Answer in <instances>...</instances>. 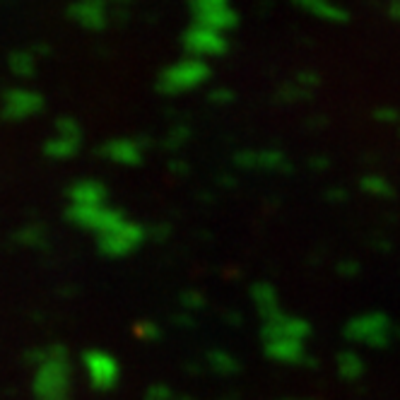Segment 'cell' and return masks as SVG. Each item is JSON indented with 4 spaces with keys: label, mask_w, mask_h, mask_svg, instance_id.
<instances>
[{
    "label": "cell",
    "mask_w": 400,
    "mask_h": 400,
    "mask_svg": "<svg viewBox=\"0 0 400 400\" xmlns=\"http://www.w3.org/2000/svg\"><path fill=\"white\" fill-rule=\"evenodd\" d=\"M44 109V97L27 87H10L3 94V116L8 121H27Z\"/></svg>",
    "instance_id": "6da1fadb"
},
{
    "label": "cell",
    "mask_w": 400,
    "mask_h": 400,
    "mask_svg": "<svg viewBox=\"0 0 400 400\" xmlns=\"http://www.w3.org/2000/svg\"><path fill=\"white\" fill-rule=\"evenodd\" d=\"M68 220L75 222L78 227L94 229V232L104 234L109 229L121 225V217L114 210H107L102 205H70L68 210Z\"/></svg>",
    "instance_id": "7a4b0ae2"
},
{
    "label": "cell",
    "mask_w": 400,
    "mask_h": 400,
    "mask_svg": "<svg viewBox=\"0 0 400 400\" xmlns=\"http://www.w3.org/2000/svg\"><path fill=\"white\" fill-rule=\"evenodd\" d=\"M80 147V126L73 119H58L56 135L46 140L44 152L51 160H68Z\"/></svg>",
    "instance_id": "3957f363"
},
{
    "label": "cell",
    "mask_w": 400,
    "mask_h": 400,
    "mask_svg": "<svg viewBox=\"0 0 400 400\" xmlns=\"http://www.w3.org/2000/svg\"><path fill=\"white\" fill-rule=\"evenodd\" d=\"M135 241H138V229L133 225H119L102 234L99 246H102V251H107V254H123V251L131 249Z\"/></svg>",
    "instance_id": "277c9868"
},
{
    "label": "cell",
    "mask_w": 400,
    "mask_h": 400,
    "mask_svg": "<svg viewBox=\"0 0 400 400\" xmlns=\"http://www.w3.org/2000/svg\"><path fill=\"white\" fill-rule=\"evenodd\" d=\"M70 17H73L78 25L87 29H97L104 25V5L102 0H78V3L70 5Z\"/></svg>",
    "instance_id": "5b68a950"
},
{
    "label": "cell",
    "mask_w": 400,
    "mask_h": 400,
    "mask_svg": "<svg viewBox=\"0 0 400 400\" xmlns=\"http://www.w3.org/2000/svg\"><path fill=\"white\" fill-rule=\"evenodd\" d=\"M68 196L73 200V205H102L104 188L92 179H82L68 188Z\"/></svg>",
    "instance_id": "8992f818"
},
{
    "label": "cell",
    "mask_w": 400,
    "mask_h": 400,
    "mask_svg": "<svg viewBox=\"0 0 400 400\" xmlns=\"http://www.w3.org/2000/svg\"><path fill=\"white\" fill-rule=\"evenodd\" d=\"M8 66L15 78L29 80V78H34V73H37V58H34L32 51H15V54H10V58H8Z\"/></svg>",
    "instance_id": "52a82bcc"
},
{
    "label": "cell",
    "mask_w": 400,
    "mask_h": 400,
    "mask_svg": "<svg viewBox=\"0 0 400 400\" xmlns=\"http://www.w3.org/2000/svg\"><path fill=\"white\" fill-rule=\"evenodd\" d=\"M87 367H90L94 384H107L111 376H114V362L107 355H99V352H90L87 355Z\"/></svg>",
    "instance_id": "ba28073f"
},
{
    "label": "cell",
    "mask_w": 400,
    "mask_h": 400,
    "mask_svg": "<svg viewBox=\"0 0 400 400\" xmlns=\"http://www.w3.org/2000/svg\"><path fill=\"white\" fill-rule=\"evenodd\" d=\"M104 152H107L111 160H116V162H135L138 160L131 143H109L107 147H104Z\"/></svg>",
    "instance_id": "9c48e42d"
},
{
    "label": "cell",
    "mask_w": 400,
    "mask_h": 400,
    "mask_svg": "<svg viewBox=\"0 0 400 400\" xmlns=\"http://www.w3.org/2000/svg\"><path fill=\"white\" fill-rule=\"evenodd\" d=\"M17 239H20L22 244H27V246H41V244H44V227L29 225V227L17 232Z\"/></svg>",
    "instance_id": "30bf717a"
}]
</instances>
